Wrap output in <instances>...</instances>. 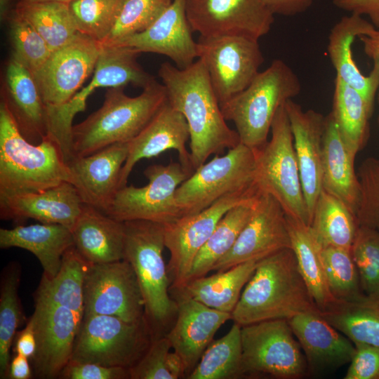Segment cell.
Segmentation results:
<instances>
[{"label": "cell", "mask_w": 379, "mask_h": 379, "mask_svg": "<svg viewBox=\"0 0 379 379\" xmlns=\"http://www.w3.org/2000/svg\"><path fill=\"white\" fill-rule=\"evenodd\" d=\"M60 376L66 379H126L130 378V372L123 367L69 361Z\"/></svg>", "instance_id": "obj_50"}, {"label": "cell", "mask_w": 379, "mask_h": 379, "mask_svg": "<svg viewBox=\"0 0 379 379\" xmlns=\"http://www.w3.org/2000/svg\"><path fill=\"white\" fill-rule=\"evenodd\" d=\"M192 32L186 14V0H173L149 28L112 46L164 55L177 67L185 69L197 58V42L192 39Z\"/></svg>", "instance_id": "obj_22"}, {"label": "cell", "mask_w": 379, "mask_h": 379, "mask_svg": "<svg viewBox=\"0 0 379 379\" xmlns=\"http://www.w3.org/2000/svg\"><path fill=\"white\" fill-rule=\"evenodd\" d=\"M29 320L36 343L32 357L35 374L46 379L60 376L71 359L82 321L67 307L38 302Z\"/></svg>", "instance_id": "obj_19"}, {"label": "cell", "mask_w": 379, "mask_h": 379, "mask_svg": "<svg viewBox=\"0 0 379 379\" xmlns=\"http://www.w3.org/2000/svg\"><path fill=\"white\" fill-rule=\"evenodd\" d=\"M375 29V26L361 15L351 13L343 17L331 28L327 46L335 77L358 91L371 109L379 88V66L373 63L369 75H364L353 58L352 46L356 38L370 35Z\"/></svg>", "instance_id": "obj_27"}, {"label": "cell", "mask_w": 379, "mask_h": 379, "mask_svg": "<svg viewBox=\"0 0 379 379\" xmlns=\"http://www.w3.org/2000/svg\"><path fill=\"white\" fill-rule=\"evenodd\" d=\"M376 303H377V304L378 305V306H379V302H376Z\"/></svg>", "instance_id": "obj_58"}, {"label": "cell", "mask_w": 379, "mask_h": 379, "mask_svg": "<svg viewBox=\"0 0 379 379\" xmlns=\"http://www.w3.org/2000/svg\"><path fill=\"white\" fill-rule=\"evenodd\" d=\"M36 343L32 323L28 320L25 328L20 331L15 340L14 351L16 354L32 358L36 351Z\"/></svg>", "instance_id": "obj_53"}, {"label": "cell", "mask_w": 379, "mask_h": 379, "mask_svg": "<svg viewBox=\"0 0 379 379\" xmlns=\"http://www.w3.org/2000/svg\"><path fill=\"white\" fill-rule=\"evenodd\" d=\"M331 112L345 145L356 157L368 138L373 109L358 91L335 77Z\"/></svg>", "instance_id": "obj_35"}, {"label": "cell", "mask_w": 379, "mask_h": 379, "mask_svg": "<svg viewBox=\"0 0 379 379\" xmlns=\"http://www.w3.org/2000/svg\"><path fill=\"white\" fill-rule=\"evenodd\" d=\"M286 219L291 248L312 298L320 312L331 310L340 301L330 291L321 258L320 246L310 226L288 215Z\"/></svg>", "instance_id": "obj_33"}, {"label": "cell", "mask_w": 379, "mask_h": 379, "mask_svg": "<svg viewBox=\"0 0 379 379\" xmlns=\"http://www.w3.org/2000/svg\"><path fill=\"white\" fill-rule=\"evenodd\" d=\"M337 8L357 15H367L379 28V0H333Z\"/></svg>", "instance_id": "obj_51"}, {"label": "cell", "mask_w": 379, "mask_h": 379, "mask_svg": "<svg viewBox=\"0 0 379 379\" xmlns=\"http://www.w3.org/2000/svg\"><path fill=\"white\" fill-rule=\"evenodd\" d=\"M12 11L32 25L52 52L69 44L79 33L67 2H18Z\"/></svg>", "instance_id": "obj_38"}, {"label": "cell", "mask_w": 379, "mask_h": 379, "mask_svg": "<svg viewBox=\"0 0 379 379\" xmlns=\"http://www.w3.org/2000/svg\"><path fill=\"white\" fill-rule=\"evenodd\" d=\"M128 142L110 145L88 156L74 157L67 162L72 184L85 204L105 212L119 190Z\"/></svg>", "instance_id": "obj_24"}, {"label": "cell", "mask_w": 379, "mask_h": 379, "mask_svg": "<svg viewBox=\"0 0 379 379\" xmlns=\"http://www.w3.org/2000/svg\"><path fill=\"white\" fill-rule=\"evenodd\" d=\"M84 316H114L131 323L147 317L137 277L125 259L89 264L84 282Z\"/></svg>", "instance_id": "obj_15"}, {"label": "cell", "mask_w": 379, "mask_h": 379, "mask_svg": "<svg viewBox=\"0 0 379 379\" xmlns=\"http://www.w3.org/2000/svg\"><path fill=\"white\" fill-rule=\"evenodd\" d=\"M56 1L69 3L71 0H18L17 3L18 2H39V1Z\"/></svg>", "instance_id": "obj_56"}, {"label": "cell", "mask_w": 379, "mask_h": 379, "mask_svg": "<svg viewBox=\"0 0 379 379\" xmlns=\"http://www.w3.org/2000/svg\"><path fill=\"white\" fill-rule=\"evenodd\" d=\"M74 246L71 229L60 224L18 225L0 229V247H18L33 253L46 277H54L60 270L64 254Z\"/></svg>", "instance_id": "obj_31"}, {"label": "cell", "mask_w": 379, "mask_h": 379, "mask_svg": "<svg viewBox=\"0 0 379 379\" xmlns=\"http://www.w3.org/2000/svg\"><path fill=\"white\" fill-rule=\"evenodd\" d=\"M270 133V139L255 151V185L272 196L286 215L310 226L285 103L277 112Z\"/></svg>", "instance_id": "obj_7"}, {"label": "cell", "mask_w": 379, "mask_h": 379, "mask_svg": "<svg viewBox=\"0 0 379 379\" xmlns=\"http://www.w3.org/2000/svg\"><path fill=\"white\" fill-rule=\"evenodd\" d=\"M6 91L3 99L18 127L29 142L37 144L47 134L46 107L32 72L11 57L6 67Z\"/></svg>", "instance_id": "obj_28"}, {"label": "cell", "mask_w": 379, "mask_h": 379, "mask_svg": "<svg viewBox=\"0 0 379 379\" xmlns=\"http://www.w3.org/2000/svg\"><path fill=\"white\" fill-rule=\"evenodd\" d=\"M188 140L190 131L185 117L166 100L145 127L128 142V153L121 172L119 190L127 185L133 168L140 160L157 157L169 149L178 152L179 162L192 173L194 170L186 147Z\"/></svg>", "instance_id": "obj_20"}, {"label": "cell", "mask_w": 379, "mask_h": 379, "mask_svg": "<svg viewBox=\"0 0 379 379\" xmlns=\"http://www.w3.org/2000/svg\"><path fill=\"white\" fill-rule=\"evenodd\" d=\"M89 263L75 247L63 255L60 270L49 279L42 275L35 293V302L67 307L82 321L84 314V282Z\"/></svg>", "instance_id": "obj_34"}, {"label": "cell", "mask_w": 379, "mask_h": 379, "mask_svg": "<svg viewBox=\"0 0 379 379\" xmlns=\"http://www.w3.org/2000/svg\"><path fill=\"white\" fill-rule=\"evenodd\" d=\"M259 260H249L211 276L196 278L173 291L175 295L190 298L212 309L232 314Z\"/></svg>", "instance_id": "obj_32"}, {"label": "cell", "mask_w": 379, "mask_h": 379, "mask_svg": "<svg viewBox=\"0 0 379 379\" xmlns=\"http://www.w3.org/2000/svg\"><path fill=\"white\" fill-rule=\"evenodd\" d=\"M139 53L126 46L102 45L89 84L67 102L46 107L48 133L62 146H68L72 142L74 117L85 110L87 99L96 89L128 84L144 88L154 81V77L138 63L136 58Z\"/></svg>", "instance_id": "obj_10"}, {"label": "cell", "mask_w": 379, "mask_h": 379, "mask_svg": "<svg viewBox=\"0 0 379 379\" xmlns=\"http://www.w3.org/2000/svg\"><path fill=\"white\" fill-rule=\"evenodd\" d=\"M102 45L82 34L51 53L32 75L46 107L67 102L94 72Z\"/></svg>", "instance_id": "obj_17"}, {"label": "cell", "mask_w": 379, "mask_h": 379, "mask_svg": "<svg viewBox=\"0 0 379 379\" xmlns=\"http://www.w3.org/2000/svg\"><path fill=\"white\" fill-rule=\"evenodd\" d=\"M378 124H379V116H378Z\"/></svg>", "instance_id": "obj_57"}, {"label": "cell", "mask_w": 379, "mask_h": 379, "mask_svg": "<svg viewBox=\"0 0 379 379\" xmlns=\"http://www.w3.org/2000/svg\"><path fill=\"white\" fill-rule=\"evenodd\" d=\"M124 222V259L132 266L140 284L145 314L149 321L164 326L177 313L171 281L163 258L164 225L147 220Z\"/></svg>", "instance_id": "obj_6"}, {"label": "cell", "mask_w": 379, "mask_h": 379, "mask_svg": "<svg viewBox=\"0 0 379 379\" xmlns=\"http://www.w3.org/2000/svg\"><path fill=\"white\" fill-rule=\"evenodd\" d=\"M72 176L58 144L45 136L37 144L27 140L1 99L0 103V196L40 191Z\"/></svg>", "instance_id": "obj_3"}, {"label": "cell", "mask_w": 379, "mask_h": 379, "mask_svg": "<svg viewBox=\"0 0 379 379\" xmlns=\"http://www.w3.org/2000/svg\"><path fill=\"white\" fill-rule=\"evenodd\" d=\"M359 227L356 215L338 198L321 190L310 228L321 247L350 250Z\"/></svg>", "instance_id": "obj_37"}, {"label": "cell", "mask_w": 379, "mask_h": 379, "mask_svg": "<svg viewBox=\"0 0 379 379\" xmlns=\"http://www.w3.org/2000/svg\"><path fill=\"white\" fill-rule=\"evenodd\" d=\"M255 151L238 144L205 162L177 188L175 198L182 217L197 213L218 199L256 187Z\"/></svg>", "instance_id": "obj_9"}, {"label": "cell", "mask_w": 379, "mask_h": 379, "mask_svg": "<svg viewBox=\"0 0 379 379\" xmlns=\"http://www.w3.org/2000/svg\"><path fill=\"white\" fill-rule=\"evenodd\" d=\"M320 310L300 272L292 248H284L258 261L233 310L241 326L275 319H289Z\"/></svg>", "instance_id": "obj_2"}, {"label": "cell", "mask_w": 379, "mask_h": 379, "mask_svg": "<svg viewBox=\"0 0 379 379\" xmlns=\"http://www.w3.org/2000/svg\"><path fill=\"white\" fill-rule=\"evenodd\" d=\"M32 372L28 358L17 354L10 362L8 378L12 379H29Z\"/></svg>", "instance_id": "obj_54"}, {"label": "cell", "mask_w": 379, "mask_h": 379, "mask_svg": "<svg viewBox=\"0 0 379 379\" xmlns=\"http://www.w3.org/2000/svg\"><path fill=\"white\" fill-rule=\"evenodd\" d=\"M351 253L356 265L364 294L379 302V231L359 225Z\"/></svg>", "instance_id": "obj_44"}, {"label": "cell", "mask_w": 379, "mask_h": 379, "mask_svg": "<svg viewBox=\"0 0 379 379\" xmlns=\"http://www.w3.org/2000/svg\"><path fill=\"white\" fill-rule=\"evenodd\" d=\"M158 74L165 88L167 102L187 121L194 170L210 156L220 155L240 143L237 132L226 123L206 68L200 59L185 69L163 62Z\"/></svg>", "instance_id": "obj_1"}, {"label": "cell", "mask_w": 379, "mask_h": 379, "mask_svg": "<svg viewBox=\"0 0 379 379\" xmlns=\"http://www.w3.org/2000/svg\"><path fill=\"white\" fill-rule=\"evenodd\" d=\"M192 32L205 37L240 35L259 39L274 22L262 0H186Z\"/></svg>", "instance_id": "obj_16"}, {"label": "cell", "mask_w": 379, "mask_h": 379, "mask_svg": "<svg viewBox=\"0 0 379 379\" xmlns=\"http://www.w3.org/2000/svg\"><path fill=\"white\" fill-rule=\"evenodd\" d=\"M320 314L354 344L379 348V306L370 300L358 302H339Z\"/></svg>", "instance_id": "obj_40"}, {"label": "cell", "mask_w": 379, "mask_h": 379, "mask_svg": "<svg viewBox=\"0 0 379 379\" xmlns=\"http://www.w3.org/2000/svg\"><path fill=\"white\" fill-rule=\"evenodd\" d=\"M241 336L244 376L298 379L309 374L305 357L287 319L243 326Z\"/></svg>", "instance_id": "obj_11"}, {"label": "cell", "mask_w": 379, "mask_h": 379, "mask_svg": "<svg viewBox=\"0 0 379 379\" xmlns=\"http://www.w3.org/2000/svg\"><path fill=\"white\" fill-rule=\"evenodd\" d=\"M71 231L76 250L89 264L124 259V222L97 208L84 204Z\"/></svg>", "instance_id": "obj_29"}, {"label": "cell", "mask_w": 379, "mask_h": 379, "mask_svg": "<svg viewBox=\"0 0 379 379\" xmlns=\"http://www.w3.org/2000/svg\"><path fill=\"white\" fill-rule=\"evenodd\" d=\"M293 138L304 198L310 220L322 190L323 135L326 116L305 110L292 99L285 102Z\"/></svg>", "instance_id": "obj_21"}, {"label": "cell", "mask_w": 379, "mask_h": 379, "mask_svg": "<svg viewBox=\"0 0 379 379\" xmlns=\"http://www.w3.org/2000/svg\"><path fill=\"white\" fill-rule=\"evenodd\" d=\"M241 326L234 323L220 338L213 340L188 379H236L244 376Z\"/></svg>", "instance_id": "obj_39"}, {"label": "cell", "mask_w": 379, "mask_h": 379, "mask_svg": "<svg viewBox=\"0 0 379 379\" xmlns=\"http://www.w3.org/2000/svg\"><path fill=\"white\" fill-rule=\"evenodd\" d=\"M143 173L147 184L139 187L126 185L120 188L104 213L121 222L147 220L164 225L182 218L175 193L192 173L179 161L151 165Z\"/></svg>", "instance_id": "obj_12"}, {"label": "cell", "mask_w": 379, "mask_h": 379, "mask_svg": "<svg viewBox=\"0 0 379 379\" xmlns=\"http://www.w3.org/2000/svg\"><path fill=\"white\" fill-rule=\"evenodd\" d=\"M320 254L330 291L338 301L358 302L369 300L362 291L350 250L320 246Z\"/></svg>", "instance_id": "obj_42"}, {"label": "cell", "mask_w": 379, "mask_h": 379, "mask_svg": "<svg viewBox=\"0 0 379 379\" xmlns=\"http://www.w3.org/2000/svg\"><path fill=\"white\" fill-rule=\"evenodd\" d=\"M12 57L33 74L46 62L52 51L37 31L21 16L12 11L8 17Z\"/></svg>", "instance_id": "obj_46"}, {"label": "cell", "mask_w": 379, "mask_h": 379, "mask_svg": "<svg viewBox=\"0 0 379 379\" xmlns=\"http://www.w3.org/2000/svg\"><path fill=\"white\" fill-rule=\"evenodd\" d=\"M149 321L131 323L109 315H84L69 361L130 368L149 348Z\"/></svg>", "instance_id": "obj_8"}, {"label": "cell", "mask_w": 379, "mask_h": 379, "mask_svg": "<svg viewBox=\"0 0 379 379\" xmlns=\"http://www.w3.org/2000/svg\"><path fill=\"white\" fill-rule=\"evenodd\" d=\"M177 319L166 335L180 357L185 375L194 369L218 330L231 313L212 309L190 298L175 295Z\"/></svg>", "instance_id": "obj_23"}, {"label": "cell", "mask_w": 379, "mask_h": 379, "mask_svg": "<svg viewBox=\"0 0 379 379\" xmlns=\"http://www.w3.org/2000/svg\"><path fill=\"white\" fill-rule=\"evenodd\" d=\"M256 187L228 194L203 211L182 217L164 225L165 247L170 258L167 265L170 291L182 287L199 251L208 240L221 218L232 208L256 198Z\"/></svg>", "instance_id": "obj_14"}, {"label": "cell", "mask_w": 379, "mask_h": 379, "mask_svg": "<svg viewBox=\"0 0 379 379\" xmlns=\"http://www.w3.org/2000/svg\"><path fill=\"white\" fill-rule=\"evenodd\" d=\"M84 204L76 187L65 182L40 191L0 196V217L18 221L31 218L71 229Z\"/></svg>", "instance_id": "obj_25"}, {"label": "cell", "mask_w": 379, "mask_h": 379, "mask_svg": "<svg viewBox=\"0 0 379 379\" xmlns=\"http://www.w3.org/2000/svg\"><path fill=\"white\" fill-rule=\"evenodd\" d=\"M361 201L356 215L359 225L379 231V159L368 157L358 172Z\"/></svg>", "instance_id": "obj_47"}, {"label": "cell", "mask_w": 379, "mask_h": 379, "mask_svg": "<svg viewBox=\"0 0 379 379\" xmlns=\"http://www.w3.org/2000/svg\"><path fill=\"white\" fill-rule=\"evenodd\" d=\"M172 348L166 336L152 342L141 359L129 368L131 379H175L168 366Z\"/></svg>", "instance_id": "obj_48"}, {"label": "cell", "mask_w": 379, "mask_h": 379, "mask_svg": "<svg viewBox=\"0 0 379 379\" xmlns=\"http://www.w3.org/2000/svg\"><path fill=\"white\" fill-rule=\"evenodd\" d=\"M259 195L250 201L230 208L221 218L211 236L197 255L185 284L207 275L215 263L230 251L251 219Z\"/></svg>", "instance_id": "obj_36"}, {"label": "cell", "mask_w": 379, "mask_h": 379, "mask_svg": "<svg viewBox=\"0 0 379 379\" xmlns=\"http://www.w3.org/2000/svg\"><path fill=\"white\" fill-rule=\"evenodd\" d=\"M166 100L164 85L156 80L135 97L125 94L124 86L109 88L102 106L73 126L74 157L88 156L110 145L129 142Z\"/></svg>", "instance_id": "obj_4"}, {"label": "cell", "mask_w": 379, "mask_h": 379, "mask_svg": "<svg viewBox=\"0 0 379 379\" xmlns=\"http://www.w3.org/2000/svg\"><path fill=\"white\" fill-rule=\"evenodd\" d=\"M284 248H291L286 214L272 196L260 193L254 212L236 243L215 263L212 271H225Z\"/></svg>", "instance_id": "obj_18"}, {"label": "cell", "mask_w": 379, "mask_h": 379, "mask_svg": "<svg viewBox=\"0 0 379 379\" xmlns=\"http://www.w3.org/2000/svg\"><path fill=\"white\" fill-rule=\"evenodd\" d=\"M274 15L293 16L310 8L314 0H262Z\"/></svg>", "instance_id": "obj_52"}, {"label": "cell", "mask_w": 379, "mask_h": 379, "mask_svg": "<svg viewBox=\"0 0 379 379\" xmlns=\"http://www.w3.org/2000/svg\"><path fill=\"white\" fill-rule=\"evenodd\" d=\"M363 44L365 54L379 66V30L375 29L370 35H361L358 37ZM379 103V88L378 91Z\"/></svg>", "instance_id": "obj_55"}, {"label": "cell", "mask_w": 379, "mask_h": 379, "mask_svg": "<svg viewBox=\"0 0 379 379\" xmlns=\"http://www.w3.org/2000/svg\"><path fill=\"white\" fill-rule=\"evenodd\" d=\"M20 268L8 265L3 270L0 286V378H8L10 350L18 327L24 321L18 289Z\"/></svg>", "instance_id": "obj_41"}, {"label": "cell", "mask_w": 379, "mask_h": 379, "mask_svg": "<svg viewBox=\"0 0 379 379\" xmlns=\"http://www.w3.org/2000/svg\"><path fill=\"white\" fill-rule=\"evenodd\" d=\"M355 352L344 379H379V348L355 343Z\"/></svg>", "instance_id": "obj_49"}, {"label": "cell", "mask_w": 379, "mask_h": 379, "mask_svg": "<svg viewBox=\"0 0 379 379\" xmlns=\"http://www.w3.org/2000/svg\"><path fill=\"white\" fill-rule=\"evenodd\" d=\"M173 0H125L117 20L102 46H112L149 28Z\"/></svg>", "instance_id": "obj_45"}, {"label": "cell", "mask_w": 379, "mask_h": 379, "mask_svg": "<svg viewBox=\"0 0 379 379\" xmlns=\"http://www.w3.org/2000/svg\"><path fill=\"white\" fill-rule=\"evenodd\" d=\"M197 49L220 104L244 90L264 62L258 39L246 36H199Z\"/></svg>", "instance_id": "obj_13"}, {"label": "cell", "mask_w": 379, "mask_h": 379, "mask_svg": "<svg viewBox=\"0 0 379 379\" xmlns=\"http://www.w3.org/2000/svg\"><path fill=\"white\" fill-rule=\"evenodd\" d=\"M125 0H71L69 7L77 29L100 44L108 36Z\"/></svg>", "instance_id": "obj_43"}, {"label": "cell", "mask_w": 379, "mask_h": 379, "mask_svg": "<svg viewBox=\"0 0 379 379\" xmlns=\"http://www.w3.org/2000/svg\"><path fill=\"white\" fill-rule=\"evenodd\" d=\"M300 91V81L295 72L284 60L277 59L220 107L225 120L234 124L240 142L256 151L267 142L278 109Z\"/></svg>", "instance_id": "obj_5"}, {"label": "cell", "mask_w": 379, "mask_h": 379, "mask_svg": "<svg viewBox=\"0 0 379 379\" xmlns=\"http://www.w3.org/2000/svg\"><path fill=\"white\" fill-rule=\"evenodd\" d=\"M354 159L330 112L326 116L323 135L322 190L338 198L356 215L361 185L354 170Z\"/></svg>", "instance_id": "obj_30"}, {"label": "cell", "mask_w": 379, "mask_h": 379, "mask_svg": "<svg viewBox=\"0 0 379 379\" xmlns=\"http://www.w3.org/2000/svg\"><path fill=\"white\" fill-rule=\"evenodd\" d=\"M288 321L302 350L309 373L350 364L356 350L354 343L320 313H301Z\"/></svg>", "instance_id": "obj_26"}]
</instances>
